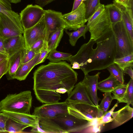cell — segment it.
Wrapping results in <instances>:
<instances>
[{
    "label": "cell",
    "instance_id": "22",
    "mask_svg": "<svg viewBox=\"0 0 133 133\" xmlns=\"http://www.w3.org/2000/svg\"><path fill=\"white\" fill-rule=\"evenodd\" d=\"M24 48L9 57V67L8 72L5 74L8 80L14 79L16 71L21 64Z\"/></svg>",
    "mask_w": 133,
    "mask_h": 133
},
{
    "label": "cell",
    "instance_id": "8",
    "mask_svg": "<svg viewBox=\"0 0 133 133\" xmlns=\"http://www.w3.org/2000/svg\"><path fill=\"white\" fill-rule=\"evenodd\" d=\"M68 105L65 101L45 104L36 107L32 114L37 116L39 119L54 118L69 114Z\"/></svg>",
    "mask_w": 133,
    "mask_h": 133
},
{
    "label": "cell",
    "instance_id": "27",
    "mask_svg": "<svg viewBox=\"0 0 133 133\" xmlns=\"http://www.w3.org/2000/svg\"><path fill=\"white\" fill-rule=\"evenodd\" d=\"M88 31L87 25H84L72 32H69L65 30L66 33L69 37V41L72 46H75L78 39L82 36L84 39L86 38L85 34Z\"/></svg>",
    "mask_w": 133,
    "mask_h": 133
},
{
    "label": "cell",
    "instance_id": "26",
    "mask_svg": "<svg viewBox=\"0 0 133 133\" xmlns=\"http://www.w3.org/2000/svg\"><path fill=\"white\" fill-rule=\"evenodd\" d=\"M64 29L63 27H61L50 35L47 42L50 51L56 50L63 36Z\"/></svg>",
    "mask_w": 133,
    "mask_h": 133
},
{
    "label": "cell",
    "instance_id": "20",
    "mask_svg": "<svg viewBox=\"0 0 133 133\" xmlns=\"http://www.w3.org/2000/svg\"><path fill=\"white\" fill-rule=\"evenodd\" d=\"M40 53L37 54L31 60L26 63H21L15 74L14 79L19 81L24 80L33 68L36 66Z\"/></svg>",
    "mask_w": 133,
    "mask_h": 133
},
{
    "label": "cell",
    "instance_id": "39",
    "mask_svg": "<svg viewBox=\"0 0 133 133\" xmlns=\"http://www.w3.org/2000/svg\"><path fill=\"white\" fill-rule=\"evenodd\" d=\"M9 65V58L0 62V79L8 72Z\"/></svg>",
    "mask_w": 133,
    "mask_h": 133
},
{
    "label": "cell",
    "instance_id": "11",
    "mask_svg": "<svg viewBox=\"0 0 133 133\" xmlns=\"http://www.w3.org/2000/svg\"><path fill=\"white\" fill-rule=\"evenodd\" d=\"M85 9L83 2L76 9L62 15L63 18L67 26V29L76 30L85 25L87 22L85 17Z\"/></svg>",
    "mask_w": 133,
    "mask_h": 133
},
{
    "label": "cell",
    "instance_id": "15",
    "mask_svg": "<svg viewBox=\"0 0 133 133\" xmlns=\"http://www.w3.org/2000/svg\"><path fill=\"white\" fill-rule=\"evenodd\" d=\"M3 114L14 120L32 128V132H37V129L39 125L38 117L33 114L20 113L10 112L3 111Z\"/></svg>",
    "mask_w": 133,
    "mask_h": 133
},
{
    "label": "cell",
    "instance_id": "16",
    "mask_svg": "<svg viewBox=\"0 0 133 133\" xmlns=\"http://www.w3.org/2000/svg\"><path fill=\"white\" fill-rule=\"evenodd\" d=\"M96 43L95 40L90 39L88 43L82 45L77 54L70 58L71 65L75 62L78 63L81 67L85 65L92 54L94 50L93 46Z\"/></svg>",
    "mask_w": 133,
    "mask_h": 133
},
{
    "label": "cell",
    "instance_id": "24",
    "mask_svg": "<svg viewBox=\"0 0 133 133\" xmlns=\"http://www.w3.org/2000/svg\"><path fill=\"white\" fill-rule=\"evenodd\" d=\"M11 6L9 0H0V12L5 15L17 25L23 26L19 15L12 10Z\"/></svg>",
    "mask_w": 133,
    "mask_h": 133
},
{
    "label": "cell",
    "instance_id": "36",
    "mask_svg": "<svg viewBox=\"0 0 133 133\" xmlns=\"http://www.w3.org/2000/svg\"><path fill=\"white\" fill-rule=\"evenodd\" d=\"M133 79L131 78L128 83L125 99L127 104L133 105Z\"/></svg>",
    "mask_w": 133,
    "mask_h": 133
},
{
    "label": "cell",
    "instance_id": "1",
    "mask_svg": "<svg viewBox=\"0 0 133 133\" xmlns=\"http://www.w3.org/2000/svg\"><path fill=\"white\" fill-rule=\"evenodd\" d=\"M78 74L64 61L49 62L39 66L33 74V89L36 98L46 104L59 102L61 94L68 96L73 89Z\"/></svg>",
    "mask_w": 133,
    "mask_h": 133
},
{
    "label": "cell",
    "instance_id": "43",
    "mask_svg": "<svg viewBox=\"0 0 133 133\" xmlns=\"http://www.w3.org/2000/svg\"><path fill=\"white\" fill-rule=\"evenodd\" d=\"M55 0H35L36 3L41 7H43Z\"/></svg>",
    "mask_w": 133,
    "mask_h": 133
},
{
    "label": "cell",
    "instance_id": "6",
    "mask_svg": "<svg viewBox=\"0 0 133 133\" xmlns=\"http://www.w3.org/2000/svg\"><path fill=\"white\" fill-rule=\"evenodd\" d=\"M117 42L116 58H121L133 54L132 39L122 21L112 25Z\"/></svg>",
    "mask_w": 133,
    "mask_h": 133
},
{
    "label": "cell",
    "instance_id": "25",
    "mask_svg": "<svg viewBox=\"0 0 133 133\" xmlns=\"http://www.w3.org/2000/svg\"><path fill=\"white\" fill-rule=\"evenodd\" d=\"M112 25L121 21L122 15L119 8L115 4H111L104 6Z\"/></svg>",
    "mask_w": 133,
    "mask_h": 133
},
{
    "label": "cell",
    "instance_id": "35",
    "mask_svg": "<svg viewBox=\"0 0 133 133\" xmlns=\"http://www.w3.org/2000/svg\"><path fill=\"white\" fill-rule=\"evenodd\" d=\"M118 102L114 105V107L108 111L103 114L100 118H98V122L99 124H103L112 122L113 118H112V114L115 108L118 106Z\"/></svg>",
    "mask_w": 133,
    "mask_h": 133
},
{
    "label": "cell",
    "instance_id": "42",
    "mask_svg": "<svg viewBox=\"0 0 133 133\" xmlns=\"http://www.w3.org/2000/svg\"><path fill=\"white\" fill-rule=\"evenodd\" d=\"M114 1L133 10V0H115Z\"/></svg>",
    "mask_w": 133,
    "mask_h": 133
},
{
    "label": "cell",
    "instance_id": "10",
    "mask_svg": "<svg viewBox=\"0 0 133 133\" xmlns=\"http://www.w3.org/2000/svg\"><path fill=\"white\" fill-rule=\"evenodd\" d=\"M62 13L51 10H44V19L45 23V41H48L51 34L61 27L67 29V25L64 20Z\"/></svg>",
    "mask_w": 133,
    "mask_h": 133
},
{
    "label": "cell",
    "instance_id": "44",
    "mask_svg": "<svg viewBox=\"0 0 133 133\" xmlns=\"http://www.w3.org/2000/svg\"><path fill=\"white\" fill-rule=\"evenodd\" d=\"M132 68L130 67L125 68L123 71L124 73L128 75L131 79H133V70Z\"/></svg>",
    "mask_w": 133,
    "mask_h": 133
},
{
    "label": "cell",
    "instance_id": "21",
    "mask_svg": "<svg viewBox=\"0 0 133 133\" xmlns=\"http://www.w3.org/2000/svg\"><path fill=\"white\" fill-rule=\"evenodd\" d=\"M120 9L122 15V21L131 39L133 40V10L113 1Z\"/></svg>",
    "mask_w": 133,
    "mask_h": 133
},
{
    "label": "cell",
    "instance_id": "14",
    "mask_svg": "<svg viewBox=\"0 0 133 133\" xmlns=\"http://www.w3.org/2000/svg\"><path fill=\"white\" fill-rule=\"evenodd\" d=\"M65 102L68 104L84 103L95 105L92 102L82 81L75 86L74 88Z\"/></svg>",
    "mask_w": 133,
    "mask_h": 133
},
{
    "label": "cell",
    "instance_id": "34",
    "mask_svg": "<svg viewBox=\"0 0 133 133\" xmlns=\"http://www.w3.org/2000/svg\"><path fill=\"white\" fill-rule=\"evenodd\" d=\"M111 93L110 92L104 93L101 103L97 106L99 110L103 112L104 114L108 111L112 101L114 99Z\"/></svg>",
    "mask_w": 133,
    "mask_h": 133
},
{
    "label": "cell",
    "instance_id": "50",
    "mask_svg": "<svg viewBox=\"0 0 133 133\" xmlns=\"http://www.w3.org/2000/svg\"><path fill=\"white\" fill-rule=\"evenodd\" d=\"M85 0H82V1H83V2L85 1Z\"/></svg>",
    "mask_w": 133,
    "mask_h": 133
},
{
    "label": "cell",
    "instance_id": "32",
    "mask_svg": "<svg viewBox=\"0 0 133 133\" xmlns=\"http://www.w3.org/2000/svg\"><path fill=\"white\" fill-rule=\"evenodd\" d=\"M128 87V83L126 85L124 84L113 91L111 92L113 94V99H116L119 103H126L125 96Z\"/></svg>",
    "mask_w": 133,
    "mask_h": 133
},
{
    "label": "cell",
    "instance_id": "7",
    "mask_svg": "<svg viewBox=\"0 0 133 133\" xmlns=\"http://www.w3.org/2000/svg\"><path fill=\"white\" fill-rule=\"evenodd\" d=\"M69 114L77 118L91 122L100 118L104 114L97 106L84 103H75L68 104Z\"/></svg>",
    "mask_w": 133,
    "mask_h": 133
},
{
    "label": "cell",
    "instance_id": "49",
    "mask_svg": "<svg viewBox=\"0 0 133 133\" xmlns=\"http://www.w3.org/2000/svg\"><path fill=\"white\" fill-rule=\"evenodd\" d=\"M21 0H9L11 3L16 4L20 2Z\"/></svg>",
    "mask_w": 133,
    "mask_h": 133
},
{
    "label": "cell",
    "instance_id": "41",
    "mask_svg": "<svg viewBox=\"0 0 133 133\" xmlns=\"http://www.w3.org/2000/svg\"><path fill=\"white\" fill-rule=\"evenodd\" d=\"M50 52L48 49L42 50L40 52L39 56L36 65L44 62Z\"/></svg>",
    "mask_w": 133,
    "mask_h": 133
},
{
    "label": "cell",
    "instance_id": "33",
    "mask_svg": "<svg viewBox=\"0 0 133 133\" xmlns=\"http://www.w3.org/2000/svg\"><path fill=\"white\" fill-rule=\"evenodd\" d=\"M107 69L110 74L122 84L124 79L123 71L116 64L114 63L108 66Z\"/></svg>",
    "mask_w": 133,
    "mask_h": 133
},
{
    "label": "cell",
    "instance_id": "31",
    "mask_svg": "<svg viewBox=\"0 0 133 133\" xmlns=\"http://www.w3.org/2000/svg\"><path fill=\"white\" fill-rule=\"evenodd\" d=\"M114 63L116 64L123 71L128 67H133V54L121 58H116Z\"/></svg>",
    "mask_w": 133,
    "mask_h": 133
},
{
    "label": "cell",
    "instance_id": "12",
    "mask_svg": "<svg viewBox=\"0 0 133 133\" xmlns=\"http://www.w3.org/2000/svg\"><path fill=\"white\" fill-rule=\"evenodd\" d=\"M46 30L44 16L37 24L29 28L24 30L23 33L25 48H30L39 39L45 38Z\"/></svg>",
    "mask_w": 133,
    "mask_h": 133
},
{
    "label": "cell",
    "instance_id": "29",
    "mask_svg": "<svg viewBox=\"0 0 133 133\" xmlns=\"http://www.w3.org/2000/svg\"><path fill=\"white\" fill-rule=\"evenodd\" d=\"M72 56L71 54L58 51L55 50L49 52L47 58L51 62H57L61 61H69V59Z\"/></svg>",
    "mask_w": 133,
    "mask_h": 133
},
{
    "label": "cell",
    "instance_id": "5",
    "mask_svg": "<svg viewBox=\"0 0 133 133\" xmlns=\"http://www.w3.org/2000/svg\"><path fill=\"white\" fill-rule=\"evenodd\" d=\"M104 6L101 4L98 9L87 21V25L90 34V39L96 41L112 28Z\"/></svg>",
    "mask_w": 133,
    "mask_h": 133
},
{
    "label": "cell",
    "instance_id": "17",
    "mask_svg": "<svg viewBox=\"0 0 133 133\" xmlns=\"http://www.w3.org/2000/svg\"><path fill=\"white\" fill-rule=\"evenodd\" d=\"M100 73L98 72L92 76L88 74L84 75V79L82 81L91 101L96 106L98 105L99 100L97 96V90L98 80Z\"/></svg>",
    "mask_w": 133,
    "mask_h": 133
},
{
    "label": "cell",
    "instance_id": "2",
    "mask_svg": "<svg viewBox=\"0 0 133 133\" xmlns=\"http://www.w3.org/2000/svg\"><path fill=\"white\" fill-rule=\"evenodd\" d=\"M96 48L86 64L81 67L84 75L91 71L107 69L114 63L117 51V42L112 28L96 41Z\"/></svg>",
    "mask_w": 133,
    "mask_h": 133
},
{
    "label": "cell",
    "instance_id": "46",
    "mask_svg": "<svg viewBox=\"0 0 133 133\" xmlns=\"http://www.w3.org/2000/svg\"><path fill=\"white\" fill-rule=\"evenodd\" d=\"M83 2L82 0H74L71 11H73L77 8Z\"/></svg>",
    "mask_w": 133,
    "mask_h": 133
},
{
    "label": "cell",
    "instance_id": "13",
    "mask_svg": "<svg viewBox=\"0 0 133 133\" xmlns=\"http://www.w3.org/2000/svg\"><path fill=\"white\" fill-rule=\"evenodd\" d=\"M24 29L0 12V37L4 39L22 35Z\"/></svg>",
    "mask_w": 133,
    "mask_h": 133
},
{
    "label": "cell",
    "instance_id": "18",
    "mask_svg": "<svg viewBox=\"0 0 133 133\" xmlns=\"http://www.w3.org/2000/svg\"><path fill=\"white\" fill-rule=\"evenodd\" d=\"M4 44L9 57L25 47L24 40L22 35L4 39Z\"/></svg>",
    "mask_w": 133,
    "mask_h": 133
},
{
    "label": "cell",
    "instance_id": "48",
    "mask_svg": "<svg viewBox=\"0 0 133 133\" xmlns=\"http://www.w3.org/2000/svg\"><path fill=\"white\" fill-rule=\"evenodd\" d=\"M8 58V56L7 55L0 53V62Z\"/></svg>",
    "mask_w": 133,
    "mask_h": 133
},
{
    "label": "cell",
    "instance_id": "30",
    "mask_svg": "<svg viewBox=\"0 0 133 133\" xmlns=\"http://www.w3.org/2000/svg\"><path fill=\"white\" fill-rule=\"evenodd\" d=\"M100 0H86L83 2L85 9V18L88 21L99 7Z\"/></svg>",
    "mask_w": 133,
    "mask_h": 133
},
{
    "label": "cell",
    "instance_id": "28",
    "mask_svg": "<svg viewBox=\"0 0 133 133\" xmlns=\"http://www.w3.org/2000/svg\"><path fill=\"white\" fill-rule=\"evenodd\" d=\"M29 126L8 118L5 127L6 131L8 133H22L23 130Z\"/></svg>",
    "mask_w": 133,
    "mask_h": 133
},
{
    "label": "cell",
    "instance_id": "19",
    "mask_svg": "<svg viewBox=\"0 0 133 133\" xmlns=\"http://www.w3.org/2000/svg\"><path fill=\"white\" fill-rule=\"evenodd\" d=\"M133 116V109L128 104L117 111H114L112 114L113 118L111 125L112 128L121 125L131 119Z\"/></svg>",
    "mask_w": 133,
    "mask_h": 133
},
{
    "label": "cell",
    "instance_id": "40",
    "mask_svg": "<svg viewBox=\"0 0 133 133\" xmlns=\"http://www.w3.org/2000/svg\"><path fill=\"white\" fill-rule=\"evenodd\" d=\"M8 117L0 112V132H7L5 127L6 122Z\"/></svg>",
    "mask_w": 133,
    "mask_h": 133
},
{
    "label": "cell",
    "instance_id": "47",
    "mask_svg": "<svg viewBox=\"0 0 133 133\" xmlns=\"http://www.w3.org/2000/svg\"><path fill=\"white\" fill-rule=\"evenodd\" d=\"M71 65L72 68L73 69H80L81 65L77 62H75L72 63Z\"/></svg>",
    "mask_w": 133,
    "mask_h": 133
},
{
    "label": "cell",
    "instance_id": "37",
    "mask_svg": "<svg viewBox=\"0 0 133 133\" xmlns=\"http://www.w3.org/2000/svg\"><path fill=\"white\" fill-rule=\"evenodd\" d=\"M48 45L47 42L43 38H41L34 43L30 48L37 54L40 53L42 49Z\"/></svg>",
    "mask_w": 133,
    "mask_h": 133
},
{
    "label": "cell",
    "instance_id": "4",
    "mask_svg": "<svg viewBox=\"0 0 133 133\" xmlns=\"http://www.w3.org/2000/svg\"><path fill=\"white\" fill-rule=\"evenodd\" d=\"M32 97L30 90L18 94H9L0 102V112L30 114Z\"/></svg>",
    "mask_w": 133,
    "mask_h": 133
},
{
    "label": "cell",
    "instance_id": "38",
    "mask_svg": "<svg viewBox=\"0 0 133 133\" xmlns=\"http://www.w3.org/2000/svg\"><path fill=\"white\" fill-rule=\"evenodd\" d=\"M37 54L30 48H25L24 49L23 54L21 63L28 62L32 59Z\"/></svg>",
    "mask_w": 133,
    "mask_h": 133
},
{
    "label": "cell",
    "instance_id": "23",
    "mask_svg": "<svg viewBox=\"0 0 133 133\" xmlns=\"http://www.w3.org/2000/svg\"><path fill=\"white\" fill-rule=\"evenodd\" d=\"M110 74L107 78L98 82V89L104 93L111 92L116 89L124 85Z\"/></svg>",
    "mask_w": 133,
    "mask_h": 133
},
{
    "label": "cell",
    "instance_id": "9",
    "mask_svg": "<svg viewBox=\"0 0 133 133\" xmlns=\"http://www.w3.org/2000/svg\"><path fill=\"white\" fill-rule=\"evenodd\" d=\"M44 10L38 5L29 4L19 13L24 30L30 28L38 23L44 17Z\"/></svg>",
    "mask_w": 133,
    "mask_h": 133
},
{
    "label": "cell",
    "instance_id": "3",
    "mask_svg": "<svg viewBox=\"0 0 133 133\" xmlns=\"http://www.w3.org/2000/svg\"><path fill=\"white\" fill-rule=\"evenodd\" d=\"M39 120V127L44 132H83L94 125L93 122L77 118L69 114Z\"/></svg>",
    "mask_w": 133,
    "mask_h": 133
},
{
    "label": "cell",
    "instance_id": "45",
    "mask_svg": "<svg viewBox=\"0 0 133 133\" xmlns=\"http://www.w3.org/2000/svg\"><path fill=\"white\" fill-rule=\"evenodd\" d=\"M3 38L0 37V53L7 55L4 47Z\"/></svg>",
    "mask_w": 133,
    "mask_h": 133
}]
</instances>
